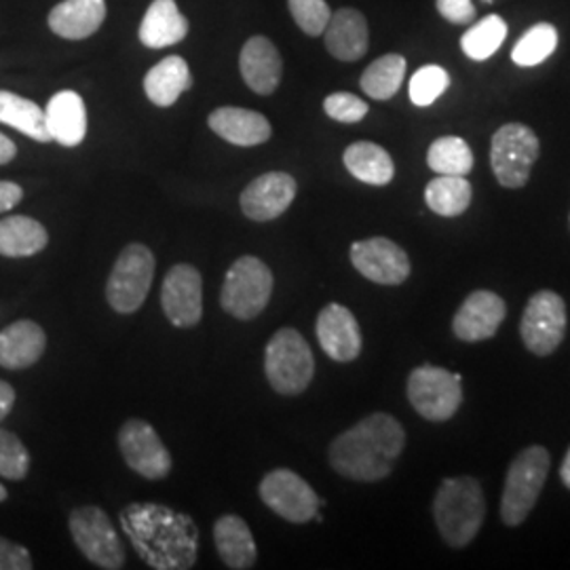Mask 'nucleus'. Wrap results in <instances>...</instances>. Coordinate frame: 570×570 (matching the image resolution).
<instances>
[{
    "mask_svg": "<svg viewBox=\"0 0 570 570\" xmlns=\"http://www.w3.org/2000/svg\"><path fill=\"white\" fill-rule=\"evenodd\" d=\"M45 121L51 140L68 148L79 146L87 136V110L81 96L75 91L56 94L47 104Z\"/></svg>",
    "mask_w": 570,
    "mask_h": 570,
    "instance_id": "obj_21",
    "label": "nucleus"
},
{
    "mask_svg": "<svg viewBox=\"0 0 570 570\" xmlns=\"http://www.w3.org/2000/svg\"><path fill=\"white\" fill-rule=\"evenodd\" d=\"M106 20V0H63L49 13L53 35L68 41H82L100 30Z\"/></svg>",
    "mask_w": 570,
    "mask_h": 570,
    "instance_id": "obj_20",
    "label": "nucleus"
},
{
    "mask_svg": "<svg viewBox=\"0 0 570 570\" xmlns=\"http://www.w3.org/2000/svg\"><path fill=\"white\" fill-rule=\"evenodd\" d=\"M407 400L428 421H449L463 404L461 374L444 367L421 366L407 379Z\"/></svg>",
    "mask_w": 570,
    "mask_h": 570,
    "instance_id": "obj_9",
    "label": "nucleus"
},
{
    "mask_svg": "<svg viewBox=\"0 0 570 570\" xmlns=\"http://www.w3.org/2000/svg\"><path fill=\"white\" fill-rule=\"evenodd\" d=\"M351 263L374 284H404L410 275L407 254L387 237H372L351 245Z\"/></svg>",
    "mask_w": 570,
    "mask_h": 570,
    "instance_id": "obj_15",
    "label": "nucleus"
},
{
    "mask_svg": "<svg viewBox=\"0 0 570 570\" xmlns=\"http://www.w3.org/2000/svg\"><path fill=\"white\" fill-rule=\"evenodd\" d=\"M484 2H492V0H484Z\"/></svg>",
    "mask_w": 570,
    "mask_h": 570,
    "instance_id": "obj_47",
    "label": "nucleus"
},
{
    "mask_svg": "<svg viewBox=\"0 0 570 570\" xmlns=\"http://www.w3.org/2000/svg\"><path fill=\"white\" fill-rule=\"evenodd\" d=\"M0 122L18 129L37 142H51L41 106L11 91H0Z\"/></svg>",
    "mask_w": 570,
    "mask_h": 570,
    "instance_id": "obj_30",
    "label": "nucleus"
},
{
    "mask_svg": "<svg viewBox=\"0 0 570 570\" xmlns=\"http://www.w3.org/2000/svg\"><path fill=\"white\" fill-rule=\"evenodd\" d=\"M346 169L362 183L385 186L395 176V165L383 146L374 142L351 144L345 150Z\"/></svg>",
    "mask_w": 570,
    "mask_h": 570,
    "instance_id": "obj_29",
    "label": "nucleus"
},
{
    "mask_svg": "<svg viewBox=\"0 0 570 570\" xmlns=\"http://www.w3.org/2000/svg\"><path fill=\"white\" fill-rule=\"evenodd\" d=\"M193 87V77L188 63L180 56H169L159 61L144 79V91L155 106L167 108Z\"/></svg>",
    "mask_w": 570,
    "mask_h": 570,
    "instance_id": "obj_27",
    "label": "nucleus"
},
{
    "mask_svg": "<svg viewBox=\"0 0 570 570\" xmlns=\"http://www.w3.org/2000/svg\"><path fill=\"white\" fill-rule=\"evenodd\" d=\"M32 556L20 543L0 537V570H32Z\"/></svg>",
    "mask_w": 570,
    "mask_h": 570,
    "instance_id": "obj_40",
    "label": "nucleus"
},
{
    "mask_svg": "<svg viewBox=\"0 0 570 570\" xmlns=\"http://www.w3.org/2000/svg\"><path fill=\"white\" fill-rule=\"evenodd\" d=\"M239 68L245 85L261 96H271L282 81V56L266 37H252L245 42Z\"/></svg>",
    "mask_w": 570,
    "mask_h": 570,
    "instance_id": "obj_19",
    "label": "nucleus"
},
{
    "mask_svg": "<svg viewBox=\"0 0 570 570\" xmlns=\"http://www.w3.org/2000/svg\"><path fill=\"white\" fill-rule=\"evenodd\" d=\"M520 334L530 353L551 355L567 334V305L562 296L550 289L537 292L524 308Z\"/></svg>",
    "mask_w": 570,
    "mask_h": 570,
    "instance_id": "obj_11",
    "label": "nucleus"
},
{
    "mask_svg": "<svg viewBox=\"0 0 570 570\" xmlns=\"http://www.w3.org/2000/svg\"><path fill=\"white\" fill-rule=\"evenodd\" d=\"M317 338L334 362H353L362 353V332L355 315L343 305H327L317 317Z\"/></svg>",
    "mask_w": 570,
    "mask_h": 570,
    "instance_id": "obj_18",
    "label": "nucleus"
},
{
    "mask_svg": "<svg viewBox=\"0 0 570 570\" xmlns=\"http://www.w3.org/2000/svg\"><path fill=\"white\" fill-rule=\"evenodd\" d=\"M406 444L404 428L385 412H374L338 435L330 446V465L355 482L385 480Z\"/></svg>",
    "mask_w": 570,
    "mask_h": 570,
    "instance_id": "obj_2",
    "label": "nucleus"
},
{
    "mask_svg": "<svg viewBox=\"0 0 570 570\" xmlns=\"http://www.w3.org/2000/svg\"><path fill=\"white\" fill-rule=\"evenodd\" d=\"M558 47V30L551 23H537L515 42L511 60L522 68L539 66L550 58Z\"/></svg>",
    "mask_w": 570,
    "mask_h": 570,
    "instance_id": "obj_35",
    "label": "nucleus"
},
{
    "mask_svg": "<svg viewBox=\"0 0 570 570\" xmlns=\"http://www.w3.org/2000/svg\"><path fill=\"white\" fill-rule=\"evenodd\" d=\"M161 305L167 320L178 327H193L204 315V282L195 266L176 265L165 275Z\"/></svg>",
    "mask_w": 570,
    "mask_h": 570,
    "instance_id": "obj_14",
    "label": "nucleus"
},
{
    "mask_svg": "<svg viewBox=\"0 0 570 570\" xmlns=\"http://www.w3.org/2000/svg\"><path fill=\"white\" fill-rule=\"evenodd\" d=\"M258 490L266 508L287 522L305 524L320 511L317 492L289 469H275L266 473Z\"/></svg>",
    "mask_w": 570,
    "mask_h": 570,
    "instance_id": "obj_12",
    "label": "nucleus"
},
{
    "mask_svg": "<svg viewBox=\"0 0 570 570\" xmlns=\"http://www.w3.org/2000/svg\"><path fill=\"white\" fill-rule=\"evenodd\" d=\"M550 465V452L543 446H530L513 459L501 499V518L508 527H520L529 518L546 487Z\"/></svg>",
    "mask_w": 570,
    "mask_h": 570,
    "instance_id": "obj_5",
    "label": "nucleus"
},
{
    "mask_svg": "<svg viewBox=\"0 0 570 570\" xmlns=\"http://www.w3.org/2000/svg\"><path fill=\"white\" fill-rule=\"evenodd\" d=\"M70 534L82 556L98 569L119 570L125 567V548L110 524L106 511L85 505L70 513Z\"/></svg>",
    "mask_w": 570,
    "mask_h": 570,
    "instance_id": "obj_10",
    "label": "nucleus"
},
{
    "mask_svg": "<svg viewBox=\"0 0 570 570\" xmlns=\"http://www.w3.org/2000/svg\"><path fill=\"white\" fill-rule=\"evenodd\" d=\"M296 180L284 171H268L242 193V209L254 223H268L284 214L296 197Z\"/></svg>",
    "mask_w": 570,
    "mask_h": 570,
    "instance_id": "obj_16",
    "label": "nucleus"
},
{
    "mask_svg": "<svg viewBox=\"0 0 570 570\" xmlns=\"http://www.w3.org/2000/svg\"><path fill=\"white\" fill-rule=\"evenodd\" d=\"M539 159V138L522 122H508L490 146V164L497 180L505 188H522L529 183L530 169Z\"/></svg>",
    "mask_w": 570,
    "mask_h": 570,
    "instance_id": "obj_7",
    "label": "nucleus"
},
{
    "mask_svg": "<svg viewBox=\"0 0 570 570\" xmlns=\"http://www.w3.org/2000/svg\"><path fill=\"white\" fill-rule=\"evenodd\" d=\"M30 469V454L20 438L0 429V478L21 480Z\"/></svg>",
    "mask_w": 570,
    "mask_h": 570,
    "instance_id": "obj_37",
    "label": "nucleus"
},
{
    "mask_svg": "<svg viewBox=\"0 0 570 570\" xmlns=\"http://www.w3.org/2000/svg\"><path fill=\"white\" fill-rule=\"evenodd\" d=\"M119 449L127 465L148 480H161L171 471V454L146 421L131 419L119 431Z\"/></svg>",
    "mask_w": 570,
    "mask_h": 570,
    "instance_id": "obj_13",
    "label": "nucleus"
},
{
    "mask_svg": "<svg viewBox=\"0 0 570 570\" xmlns=\"http://www.w3.org/2000/svg\"><path fill=\"white\" fill-rule=\"evenodd\" d=\"M49 235L41 223L28 216H9L0 220V254L9 258L35 256L47 247Z\"/></svg>",
    "mask_w": 570,
    "mask_h": 570,
    "instance_id": "obj_28",
    "label": "nucleus"
},
{
    "mask_svg": "<svg viewBox=\"0 0 570 570\" xmlns=\"http://www.w3.org/2000/svg\"><path fill=\"white\" fill-rule=\"evenodd\" d=\"M23 197L20 184L16 183H0V214L13 209L16 205L20 204Z\"/></svg>",
    "mask_w": 570,
    "mask_h": 570,
    "instance_id": "obj_42",
    "label": "nucleus"
},
{
    "mask_svg": "<svg viewBox=\"0 0 570 570\" xmlns=\"http://www.w3.org/2000/svg\"><path fill=\"white\" fill-rule=\"evenodd\" d=\"M471 195L473 190L465 176H440L425 188L429 209L446 218L463 214L471 204Z\"/></svg>",
    "mask_w": 570,
    "mask_h": 570,
    "instance_id": "obj_32",
    "label": "nucleus"
},
{
    "mask_svg": "<svg viewBox=\"0 0 570 570\" xmlns=\"http://www.w3.org/2000/svg\"><path fill=\"white\" fill-rule=\"evenodd\" d=\"M449 72L442 66H423L410 81V100L416 106H431L449 89Z\"/></svg>",
    "mask_w": 570,
    "mask_h": 570,
    "instance_id": "obj_36",
    "label": "nucleus"
},
{
    "mask_svg": "<svg viewBox=\"0 0 570 570\" xmlns=\"http://www.w3.org/2000/svg\"><path fill=\"white\" fill-rule=\"evenodd\" d=\"M136 553L155 570H188L197 562L199 530L183 511L159 503H131L119 513Z\"/></svg>",
    "mask_w": 570,
    "mask_h": 570,
    "instance_id": "obj_1",
    "label": "nucleus"
},
{
    "mask_svg": "<svg viewBox=\"0 0 570 570\" xmlns=\"http://www.w3.org/2000/svg\"><path fill=\"white\" fill-rule=\"evenodd\" d=\"M327 117L338 122H360L367 115V104L353 94H332L324 102Z\"/></svg>",
    "mask_w": 570,
    "mask_h": 570,
    "instance_id": "obj_39",
    "label": "nucleus"
},
{
    "mask_svg": "<svg viewBox=\"0 0 570 570\" xmlns=\"http://www.w3.org/2000/svg\"><path fill=\"white\" fill-rule=\"evenodd\" d=\"M508 39V23L501 16H487L473 23L461 39V47L469 60L484 61L492 58Z\"/></svg>",
    "mask_w": 570,
    "mask_h": 570,
    "instance_id": "obj_33",
    "label": "nucleus"
},
{
    "mask_svg": "<svg viewBox=\"0 0 570 570\" xmlns=\"http://www.w3.org/2000/svg\"><path fill=\"white\" fill-rule=\"evenodd\" d=\"M265 372L271 387L277 393H303L315 374V360L305 336L294 327L275 332L266 345Z\"/></svg>",
    "mask_w": 570,
    "mask_h": 570,
    "instance_id": "obj_4",
    "label": "nucleus"
},
{
    "mask_svg": "<svg viewBox=\"0 0 570 570\" xmlns=\"http://www.w3.org/2000/svg\"><path fill=\"white\" fill-rule=\"evenodd\" d=\"M155 277V256L142 244H129L117 258L108 285L106 298L117 313H136L144 305Z\"/></svg>",
    "mask_w": 570,
    "mask_h": 570,
    "instance_id": "obj_8",
    "label": "nucleus"
},
{
    "mask_svg": "<svg viewBox=\"0 0 570 570\" xmlns=\"http://www.w3.org/2000/svg\"><path fill=\"white\" fill-rule=\"evenodd\" d=\"M7 499V489L0 484V503Z\"/></svg>",
    "mask_w": 570,
    "mask_h": 570,
    "instance_id": "obj_46",
    "label": "nucleus"
},
{
    "mask_svg": "<svg viewBox=\"0 0 570 570\" xmlns=\"http://www.w3.org/2000/svg\"><path fill=\"white\" fill-rule=\"evenodd\" d=\"M13 404H16V391L9 383L0 381V421L11 412Z\"/></svg>",
    "mask_w": 570,
    "mask_h": 570,
    "instance_id": "obj_43",
    "label": "nucleus"
},
{
    "mask_svg": "<svg viewBox=\"0 0 570 570\" xmlns=\"http://www.w3.org/2000/svg\"><path fill=\"white\" fill-rule=\"evenodd\" d=\"M560 478H562L564 487L570 490V449L569 452H567V456H564V461H562V468H560Z\"/></svg>",
    "mask_w": 570,
    "mask_h": 570,
    "instance_id": "obj_45",
    "label": "nucleus"
},
{
    "mask_svg": "<svg viewBox=\"0 0 570 570\" xmlns=\"http://www.w3.org/2000/svg\"><path fill=\"white\" fill-rule=\"evenodd\" d=\"M18 155V146L13 144V140H9L7 136L0 134V165L11 164Z\"/></svg>",
    "mask_w": 570,
    "mask_h": 570,
    "instance_id": "obj_44",
    "label": "nucleus"
},
{
    "mask_svg": "<svg viewBox=\"0 0 570 570\" xmlns=\"http://www.w3.org/2000/svg\"><path fill=\"white\" fill-rule=\"evenodd\" d=\"M273 294V273L256 256H244L226 273L220 303L237 320H254L265 311Z\"/></svg>",
    "mask_w": 570,
    "mask_h": 570,
    "instance_id": "obj_6",
    "label": "nucleus"
},
{
    "mask_svg": "<svg viewBox=\"0 0 570 570\" xmlns=\"http://www.w3.org/2000/svg\"><path fill=\"white\" fill-rule=\"evenodd\" d=\"M508 306L503 298L489 289H478L469 294L468 301L461 305L454 315L452 330L463 343H480L492 338L503 324Z\"/></svg>",
    "mask_w": 570,
    "mask_h": 570,
    "instance_id": "obj_17",
    "label": "nucleus"
},
{
    "mask_svg": "<svg viewBox=\"0 0 570 570\" xmlns=\"http://www.w3.org/2000/svg\"><path fill=\"white\" fill-rule=\"evenodd\" d=\"M327 51L341 61H357L366 56L367 23L357 9H341L327 21Z\"/></svg>",
    "mask_w": 570,
    "mask_h": 570,
    "instance_id": "obj_24",
    "label": "nucleus"
},
{
    "mask_svg": "<svg viewBox=\"0 0 570 570\" xmlns=\"http://www.w3.org/2000/svg\"><path fill=\"white\" fill-rule=\"evenodd\" d=\"M406 60L397 53H389L372 61L362 75V89L372 100H391L404 81Z\"/></svg>",
    "mask_w": 570,
    "mask_h": 570,
    "instance_id": "obj_31",
    "label": "nucleus"
},
{
    "mask_svg": "<svg viewBox=\"0 0 570 570\" xmlns=\"http://www.w3.org/2000/svg\"><path fill=\"white\" fill-rule=\"evenodd\" d=\"M209 127L235 146H258L271 138V122L261 112L225 106L209 115Z\"/></svg>",
    "mask_w": 570,
    "mask_h": 570,
    "instance_id": "obj_22",
    "label": "nucleus"
},
{
    "mask_svg": "<svg viewBox=\"0 0 570 570\" xmlns=\"http://www.w3.org/2000/svg\"><path fill=\"white\" fill-rule=\"evenodd\" d=\"M438 11L444 20L459 26H468L475 20V7L471 0H435Z\"/></svg>",
    "mask_w": 570,
    "mask_h": 570,
    "instance_id": "obj_41",
    "label": "nucleus"
},
{
    "mask_svg": "<svg viewBox=\"0 0 570 570\" xmlns=\"http://www.w3.org/2000/svg\"><path fill=\"white\" fill-rule=\"evenodd\" d=\"M186 35L188 20L180 13L176 0H153L140 23V41L148 49H165L184 41Z\"/></svg>",
    "mask_w": 570,
    "mask_h": 570,
    "instance_id": "obj_26",
    "label": "nucleus"
},
{
    "mask_svg": "<svg viewBox=\"0 0 570 570\" xmlns=\"http://www.w3.org/2000/svg\"><path fill=\"white\" fill-rule=\"evenodd\" d=\"M289 13L298 28L308 37H320L327 28L332 18L326 0H287Z\"/></svg>",
    "mask_w": 570,
    "mask_h": 570,
    "instance_id": "obj_38",
    "label": "nucleus"
},
{
    "mask_svg": "<svg viewBox=\"0 0 570 570\" xmlns=\"http://www.w3.org/2000/svg\"><path fill=\"white\" fill-rule=\"evenodd\" d=\"M214 539L220 560L228 569H254L258 560V548L252 530L239 515H223L214 527Z\"/></svg>",
    "mask_w": 570,
    "mask_h": 570,
    "instance_id": "obj_25",
    "label": "nucleus"
},
{
    "mask_svg": "<svg viewBox=\"0 0 570 570\" xmlns=\"http://www.w3.org/2000/svg\"><path fill=\"white\" fill-rule=\"evenodd\" d=\"M428 164L440 176H468L473 167V153L463 138L444 136L429 146Z\"/></svg>",
    "mask_w": 570,
    "mask_h": 570,
    "instance_id": "obj_34",
    "label": "nucleus"
},
{
    "mask_svg": "<svg viewBox=\"0 0 570 570\" xmlns=\"http://www.w3.org/2000/svg\"><path fill=\"white\" fill-rule=\"evenodd\" d=\"M47 346L42 327L30 320H21L0 332V366L23 370L41 360Z\"/></svg>",
    "mask_w": 570,
    "mask_h": 570,
    "instance_id": "obj_23",
    "label": "nucleus"
},
{
    "mask_svg": "<svg viewBox=\"0 0 570 570\" xmlns=\"http://www.w3.org/2000/svg\"><path fill=\"white\" fill-rule=\"evenodd\" d=\"M487 515L482 487L475 478H449L433 501V518L450 548H465L482 529Z\"/></svg>",
    "mask_w": 570,
    "mask_h": 570,
    "instance_id": "obj_3",
    "label": "nucleus"
}]
</instances>
